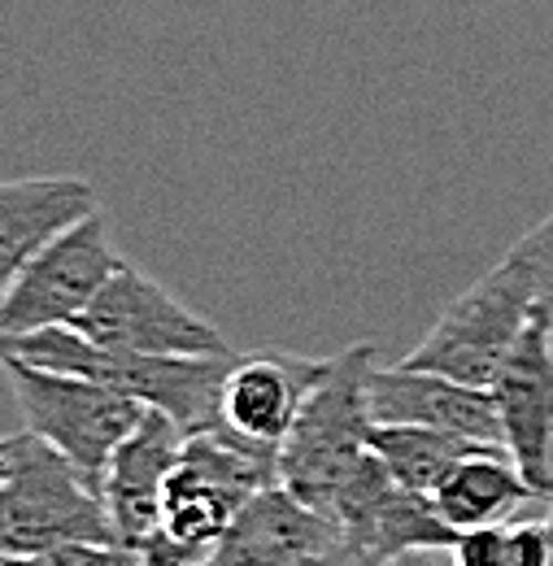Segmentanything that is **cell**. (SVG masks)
Returning a JSON list of instances; mask_svg holds the SVG:
<instances>
[{"instance_id": "obj_1", "label": "cell", "mask_w": 553, "mask_h": 566, "mask_svg": "<svg viewBox=\"0 0 553 566\" xmlns=\"http://www.w3.org/2000/svg\"><path fill=\"white\" fill-rule=\"evenodd\" d=\"M0 357H18L27 366L79 375L105 384L123 397L139 401L144 410L166 415L184 436H197L218 423L222 379L231 370V354L184 357V354H123L101 349L74 327H44L27 336H0Z\"/></svg>"}, {"instance_id": "obj_2", "label": "cell", "mask_w": 553, "mask_h": 566, "mask_svg": "<svg viewBox=\"0 0 553 566\" xmlns=\"http://www.w3.org/2000/svg\"><path fill=\"white\" fill-rule=\"evenodd\" d=\"M371 370H375L371 340H357L336 357H323V370L305 392L296 423L279 444V484L327 523L348 475L371 453V431H375L366 397Z\"/></svg>"}, {"instance_id": "obj_3", "label": "cell", "mask_w": 553, "mask_h": 566, "mask_svg": "<svg viewBox=\"0 0 553 566\" xmlns=\"http://www.w3.org/2000/svg\"><path fill=\"white\" fill-rule=\"evenodd\" d=\"M545 275L523 262L519 253H505L484 280H476L467 292H458L431 332L418 340V349L401 357L410 370H431L467 388H492L497 370L541 310L545 296Z\"/></svg>"}, {"instance_id": "obj_4", "label": "cell", "mask_w": 553, "mask_h": 566, "mask_svg": "<svg viewBox=\"0 0 553 566\" xmlns=\"http://www.w3.org/2000/svg\"><path fill=\"white\" fill-rule=\"evenodd\" d=\"M66 545H114L105 501L58 449L22 431L0 458V549L13 563Z\"/></svg>"}, {"instance_id": "obj_5", "label": "cell", "mask_w": 553, "mask_h": 566, "mask_svg": "<svg viewBox=\"0 0 553 566\" xmlns=\"http://www.w3.org/2000/svg\"><path fill=\"white\" fill-rule=\"evenodd\" d=\"M0 370L13 388V401L22 410V423L35 440L58 449L70 467L101 493V475L118 444L144 419V406L79 375L27 366L18 357H0Z\"/></svg>"}, {"instance_id": "obj_6", "label": "cell", "mask_w": 553, "mask_h": 566, "mask_svg": "<svg viewBox=\"0 0 553 566\" xmlns=\"http://www.w3.org/2000/svg\"><path fill=\"white\" fill-rule=\"evenodd\" d=\"M79 336H87L101 349L123 354H184L213 357L231 354L227 336L197 314L188 301H179L161 280L123 262L109 283L92 296V305L70 323Z\"/></svg>"}, {"instance_id": "obj_7", "label": "cell", "mask_w": 553, "mask_h": 566, "mask_svg": "<svg viewBox=\"0 0 553 566\" xmlns=\"http://www.w3.org/2000/svg\"><path fill=\"white\" fill-rule=\"evenodd\" d=\"M118 266L123 258L109 240L105 210L79 218L49 249H40L0 296V336L70 327Z\"/></svg>"}, {"instance_id": "obj_8", "label": "cell", "mask_w": 553, "mask_h": 566, "mask_svg": "<svg viewBox=\"0 0 553 566\" xmlns=\"http://www.w3.org/2000/svg\"><path fill=\"white\" fill-rule=\"evenodd\" d=\"M332 527L341 532L348 554L371 566H393L397 558L422 549H453L458 541V532L440 518L431 496L401 489L375 453L362 458V467L341 489L332 505Z\"/></svg>"}, {"instance_id": "obj_9", "label": "cell", "mask_w": 553, "mask_h": 566, "mask_svg": "<svg viewBox=\"0 0 553 566\" xmlns=\"http://www.w3.org/2000/svg\"><path fill=\"white\" fill-rule=\"evenodd\" d=\"M488 392L514 467L545 496V505H553V336L545 301L514 340Z\"/></svg>"}, {"instance_id": "obj_10", "label": "cell", "mask_w": 553, "mask_h": 566, "mask_svg": "<svg viewBox=\"0 0 553 566\" xmlns=\"http://www.w3.org/2000/svg\"><path fill=\"white\" fill-rule=\"evenodd\" d=\"M184 453V431L157 410H144L139 427L118 444L101 475V501L114 527V545L132 558L161 527V484Z\"/></svg>"}, {"instance_id": "obj_11", "label": "cell", "mask_w": 553, "mask_h": 566, "mask_svg": "<svg viewBox=\"0 0 553 566\" xmlns=\"http://www.w3.org/2000/svg\"><path fill=\"white\" fill-rule=\"evenodd\" d=\"M366 397H371V419L375 423L436 427V431H449V436H462V440L505 444L492 392H484V388H467V384H453L445 375L410 370V366L397 361L388 370H379V366L371 370Z\"/></svg>"}, {"instance_id": "obj_12", "label": "cell", "mask_w": 553, "mask_h": 566, "mask_svg": "<svg viewBox=\"0 0 553 566\" xmlns=\"http://www.w3.org/2000/svg\"><path fill=\"white\" fill-rule=\"evenodd\" d=\"M341 549V532L301 505L283 484H271L244 501L213 558L222 566H314Z\"/></svg>"}, {"instance_id": "obj_13", "label": "cell", "mask_w": 553, "mask_h": 566, "mask_svg": "<svg viewBox=\"0 0 553 566\" xmlns=\"http://www.w3.org/2000/svg\"><path fill=\"white\" fill-rule=\"evenodd\" d=\"M319 370H323V357L283 354V349L231 361V370L222 379L218 423H227L231 431H240L258 444L279 449L283 436L296 423Z\"/></svg>"}, {"instance_id": "obj_14", "label": "cell", "mask_w": 553, "mask_h": 566, "mask_svg": "<svg viewBox=\"0 0 553 566\" xmlns=\"http://www.w3.org/2000/svg\"><path fill=\"white\" fill-rule=\"evenodd\" d=\"M96 210L101 197L79 175L0 179V296L40 249H49L66 227Z\"/></svg>"}, {"instance_id": "obj_15", "label": "cell", "mask_w": 553, "mask_h": 566, "mask_svg": "<svg viewBox=\"0 0 553 566\" xmlns=\"http://www.w3.org/2000/svg\"><path fill=\"white\" fill-rule=\"evenodd\" d=\"M532 501H545V496L523 480L505 444H484L480 453L462 458L431 493V505L458 536L476 527H492V523H510Z\"/></svg>"}, {"instance_id": "obj_16", "label": "cell", "mask_w": 553, "mask_h": 566, "mask_svg": "<svg viewBox=\"0 0 553 566\" xmlns=\"http://www.w3.org/2000/svg\"><path fill=\"white\" fill-rule=\"evenodd\" d=\"M480 440H462L436 427L415 423H375L371 431V453L388 467V475L418 496H431L440 480L471 453H480Z\"/></svg>"}, {"instance_id": "obj_17", "label": "cell", "mask_w": 553, "mask_h": 566, "mask_svg": "<svg viewBox=\"0 0 553 566\" xmlns=\"http://www.w3.org/2000/svg\"><path fill=\"white\" fill-rule=\"evenodd\" d=\"M505 566H553V505L545 518L505 523Z\"/></svg>"}, {"instance_id": "obj_18", "label": "cell", "mask_w": 553, "mask_h": 566, "mask_svg": "<svg viewBox=\"0 0 553 566\" xmlns=\"http://www.w3.org/2000/svg\"><path fill=\"white\" fill-rule=\"evenodd\" d=\"M449 563L453 566H505V523L462 532V536L453 541V549H449Z\"/></svg>"}, {"instance_id": "obj_19", "label": "cell", "mask_w": 553, "mask_h": 566, "mask_svg": "<svg viewBox=\"0 0 553 566\" xmlns=\"http://www.w3.org/2000/svg\"><path fill=\"white\" fill-rule=\"evenodd\" d=\"M9 566H132V563L114 545H66V549H53V554L13 558Z\"/></svg>"}, {"instance_id": "obj_20", "label": "cell", "mask_w": 553, "mask_h": 566, "mask_svg": "<svg viewBox=\"0 0 553 566\" xmlns=\"http://www.w3.org/2000/svg\"><path fill=\"white\" fill-rule=\"evenodd\" d=\"M510 253H519L523 262H532L545 280H553V210L519 240V244H510Z\"/></svg>"}, {"instance_id": "obj_21", "label": "cell", "mask_w": 553, "mask_h": 566, "mask_svg": "<svg viewBox=\"0 0 553 566\" xmlns=\"http://www.w3.org/2000/svg\"><path fill=\"white\" fill-rule=\"evenodd\" d=\"M314 566H371V563H362L357 554H348L345 545H341L336 554H327V558H319V563H314Z\"/></svg>"}, {"instance_id": "obj_22", "label": "cell", "mask_w": 553, "mask_h": 566, "mask_svg": "<svg viewBox=\"0 0 553 566\" xmlns=\"http://www.w3.org/2000/svg\"><path fill=\"white\" fill-rule=\"evenodd\" d=\"M541 301H545V314H550V336H553V280L545 283V296H541Z\"/></svg>"}, {"instance_id": "obj_23", "label": "cell", "mask_w": 553, "mask_h": 566, "mask_svg": "<svg viewBox=\"0 0 553 566\" xmlns=\"http://www.w3.org/2000/svg\"><path fill=\"white\" fill-rule=\"evenodd\" d=\"M9 440H13V436H0V458L9 453Z\"/></svg>"}, {"instance_id": "obj_24", "label": "cell", "mask_w": 553, "mask_h": 566, "mask_svg": "<svg viewBox=\"0 0 553 566\" xmlns=\"http://www.w3.org/2000/svg\"><path fill=\"white\" fill-rule=\"evenodd\" d=\"M201 566H222V563H218V558H213V554H209V558H206V563H201Z\"/></svg>"}, {"instance_id": "obj_25", "label": "cell", "mask_w": 553, "mask_h": 566, "mask_svg": "<svg viewBox=\"0 0 553 566\" xmlns=\"http://www.w3.org/2000/svg\"><path fill=\"white\" fill-rule=\"evenodd\" d=\"M0 566H9V558H4V549H0Z\"/></svg>"}]
</instances>
